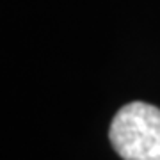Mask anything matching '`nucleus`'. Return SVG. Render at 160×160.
<instances>
[{
  "mask_svg": "<svg viewBox=\"0 0 160 160\" xmlns=\"http://www.w3.org/2000/svg\"><path fill=\"white\" fill-rule=\"evenodd\" d=\"M109 139L123 160H160V109L144 102L126 103L110 123Z\"/></svg>",
  "mask_w": 160,
  "mask_h": 160,
  "instance_id": "1",
  "label": "nucleus"
}]
</instances>
